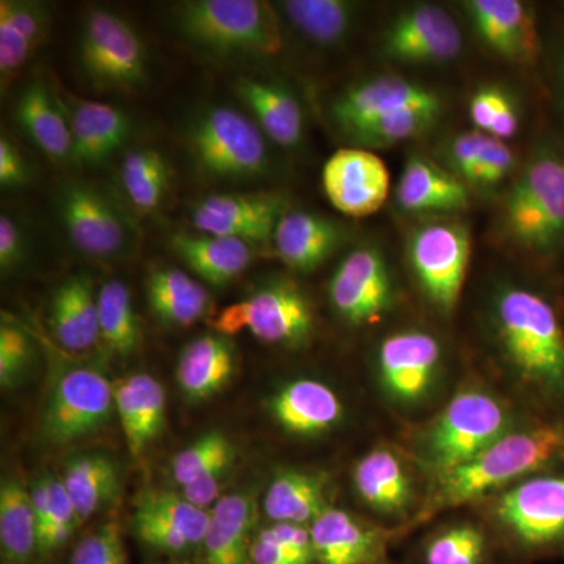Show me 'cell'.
<instances>
[{"label":"cell","mask_w":564,"mask_h":564,"mask_svg":"<svg viewBox=\"0 0 564 564\" xmlns=\"http://www.w3.org/2000/svg\"><path fill=\"white\" fill-rule=\"evenodd\" d=\"M564 466V422L518 425L473 462L433 477L410 525L429 522L443 511L496 496L525 478Z\"/></svg>","instance_id":"obj_1"},{"label":"cell","mask_w":564,"mask_h":564,"mask_svg":"<svg viewBox=\"0 0 564 564\" xmlns=\"http://www.w3.org/2000/svg\"><path fill=\"white\" fill-rule=\"evenodd\" d=\"M492 333L522 388L549 404H564V328L540 293L503 285L491 302Z\"/></svg>","instance_id":"obj_2"},{"label":"cell","mask_w":564,"mask_h":564,"mask_svg":"<svg viewBox=\"0 0 564 564\" xmlns=\"http://www.w3.org/2000/svg\"><path fill=\"white\" fill-rule=\"evenodd\" d=\"M518 425L510 404L491 389L464 386L415 436V462L433 477L451 473Z\"/></svg>","instance_id":"obj_3"},{"label":"cell","mask_w":564,"mask_h":564,"mask_svg":"<svg viewBox=\"0 0 564 564\" xmlns=\"http://www.w3.org/2000/svg\"><path fill=\"white\" fill-rule=\"evenodd\" d=\"M174 22L185 40L218 55L273 57L284 44L276 10L261 0H191Z\"/></svg>","instance_id":"obj_4"},{"label":"cell","mask_w":564,"mask_h":564,"mask_svg":"<svg viewBox=\"0 0 564 564\" xmlns=\"http://www.w3.org/2000/svg\"><path fill=\"white\" fill-rule=\"evenodd\" d=\"M503 236L521 250L551 252L564 240V158L532 155L502 209Z\"/></svg>","instance_id":"obj_5"},{"label":"cell","mask_w":564,"mask_h":564,"mask_svg":"<svg viewBox=\"0 0 564 564\" xmlns=\"http://www.w3.org/2000/svg\"><path fill=\"white\" fill-rule=\"evenodd\" d=\"M489 516L514 551L564 556V474H540L492 496Z\"/></svg>","instance_id":"obj_6"},{"label":"cell","mask_w":564,"mask_h":564,"mask_svg":"<svg viewBox=\"0 0 564 564\" xmlns=\"http://www.w3.org/2000/svg\"><path fill=\"white\" fill-rule=\"evenodd\" d=\"M198 169L218 180H250L269 172L265 133L258 122L228 106L207 107L185 131Z\"/></svg>","instance_id":"obj_7"},{"label":"cell","mask_w":564,"mask_h":564,"mask_svg":"<svg viewBox=\"0 0 564 564\" xmlns=\"http://www.w3.org/2000/svg\"><path fill=\"white\" fill-rule=\"evenodd\" d=\"M214 326L226 337L248 332L261 343L296 348L313 337L314 307L300 285L276 278L247 299L226 306Z\"/></svg>","instance_id":"obj_8"},{"label":"cell","mask_w":564,"mask_h":564,"mask_svg":"<svg viewBox=\"0 0 564 564\" xmlns=\"http://www.w3.org/2000/svg\"><path fill=\"white\" fill-rule=\"evenodd\" d=\"M406 252L429 303L445 317L454 313L469 267V228L454 220L423 223L411 231Z\"/></svg>","instance_id":"obj_9"},{"label":"cell","mask_w":564,"mask_h":564,"mask_svg":"<svg viewBox=\"0 0 564 564\" xmlns=\"http://www.w3.org/2000/svg\"><path fill=\"white\" fill-rule=\"evenodd\" d=\"M84 73L93 84L110 90L131 91L148 80L143 41L120 14L91 9L85 17L79 41Z\"/></svg>","instance_id":"obj_10"},{"label":"cell","mask_w":564,"mask_h":564,"mask_svg":"<svg viewBox=\"0 0 564 564\" xmlns=\"http://www.w3.org/2000/svg\"><path fill=\"white\" fill-rule=\"evenodd\" d=\"M443 362V345L432 333L415 328L392 333L378 347V384L395 406H419L440 384Z\"/></svg>","instance_id":"obj_11"},{"label":"cell","mask_w":564,"mask_h":564,"mask_svg":"<svg viewBox=\"0 0 564 564\" xmlns=\"http://www.w3.org/2000/svg\"><path fill=\"white\" fill-rule=\"evenodd\" d=\"M113 411V383L96 370L69 367L52 388L41 433L51 444H70L102 429Z\"/></svg>","instance_id":"obj_12"},{"label":"cell","mask_w":564,"mask_h":564,"mask_svg":"<svg viewBox=\"0 0 564 564\" xmlns=\"http://www.w3.org/2000/svg\"><path fill=\"white\" fill-rule=\"evenodd\" d=\"M334 313L347 325H375L391 313L397 288L386 256L375 247H359L339 262L328 285Z\"/></svg>","instance_id":"obj_13"},{"label":"cell","mask_w":564,"mask_h":564,"mask_svg":"<svg viewBox=\"0 0 564 564\" xmlns=\"http://www.w3.org/2000/svg\"><path fill=\"white\" fill-rule=\"evenodd\" d=\"M57 207L66 236L84 254L111 259L131 247L128 217L98 188L69 182L58 192Z\"/></svg>","instance_id":"obj_14"},{"label":"cell","mask_w":564,"mask_h":564,"mask_svg":"<svg viewBox=\"0 0 564 564\" xmlns=\"http://www.w3.org/2000/svg\"><path fill=\"white\" fill-rule=\"evenodd\" d=\"M406 110L443 111L440 93L400 76H378L358 82L340 93L332 104L334 124L352 132Z\"/></svg>","instance_id":"obj_15"},{"label":"cell","mask_w":564,"mask_h":564,"mask_svg":"<svg viewBox=\"0 0 564 564\" xmlns=\"http://www.w3.org/2000/svg\"><path fill=\"white\" fill-rule=\"evenodd\" d=\"M288 210V202L280 193H218L196 204L191 220L198 232L252 245L269 243Z\"/></svg>","instance_id":"obj_16"},{"label":"cell","mask_w":564,"mask_h":564,"mask_svg":"<svg viewBox=\"0 0 564 564\" xmlns=\"http://www.w3.org/2000/svg\"><path fill=\"white\" fill-rule=\"evenodd\" d=\"M383 54L400 63H447L463 51V33L454 17L434 3L403 10L386 29Z\"/></svg>","instance_id":"obj_17"},{"label":"cell","mask_w":564,"mask_h":564,"mask_svg":"<svg viewBox=\"0 0 564 564\" xmlns=\"http://www.w3.org/2000/svg\"><path fill=\"white\" fill-rule=\"evenodd\" d=\"M323 192L340 214L364 218L381 209L391 188L388 166L366 148L334 152L322 172Z\"/></svg>","instance_id":"obj_18"},{"label":"cell","mask_w":564,"mask_h":564,"mask_svg":"<svg viewBox=\"0 0 564 564\" xmlns=\"http://www.w3.org/2000/svg\"><path fill=\"white\" fill-rule=\"evenodd\" d=\"M310 530L317 564H386L389 541L397 534L333 505Z\"/></svg>","instance_id":"obj_19"},{"label":"cell","mask_w":564,"mask_h":564,"mask_svg":"<svg viewBox=\"0 0 564 564\" xmlns=\"http://www.w3.org/2000/svg\"><path fill=\"white\" fill-rule=\"evenodd\" d=\"M352 486L375 514L410 522L415 502V484L410 464L395 448L378 445L352 469Z\"/></svg>","instance_id":"obj_20"},{"label":"cell","mask_w":564,"mask_h":564,"mask_svg":"<svg viewBox=\"0 0 564 564\" xmlns=\"http://www.w3.org/2000/svg\"><path fill=\"white\" fill-rule=\"evenodd\" d=\"M68 117L73 137V162L79 166L104 165L120 151L131 133V120L111 104L57 95Z\"/></svg>","instance_id":"obj_21"},{"label":"cell","mask_w":564,"mask_h":564,"mask_svg":"<svg viewBox=\"0 0 564 564\" xmlns=\"http://www.w3.org/2000/svg\"><path fill=\"white\" fill-rule=\"evenodd\" d=\"M481 41L500 57L530 63L538 57L540 39L532 10L519 0H469L464 3Z\"/></svg>","instance_id":"obj_22"},{"label":"cell","mask_w":564,"mask_h":564,"mask_svg":"<svg viewBox=\"0 0 564 564\" xmlns=\"http://www.w3.org/2000/svg\"><path fill=\"white\" fill-rule=\"evenodd\" d=\"M269 410L285 433L299 437L333 432L345 414L336 391L313 378H299L282 386L270 400Z\"/></svg>","instance_id":"obj_23"},{"label":"cell","mask_w":564,"mask_h":564,"mask_svg":"<svg viewBox=\"0 0 564 564\" xmlns=\"http://www.w3.org/2000/svg\"><path fill=\"white\" fill-rule=\"evenodd\" d=\"M344 240L343 226L314 212L288 210L273 236V248L293 272H314Z\"/></svg>","instance_id":"obj_24"},{"label":"cell","mask_w":564,"mask_h":564,"mask_svg":"<svg viewBox=\"0 0 564 564\" xmlns=\"http://www.w3.org/2000/svg\"><path fill=\"white\" fill-rule=\"evenodd\" d=\"M47 325L52 336L69 351H87L101 340L98 292L88 274L66 278L52 293Z\"/></svg>","instance_id":"obj_25"},{"label":"cell","mask_w":564,"mask_h":564,"mask_svg":"<svg viewBox=\"0 0 564 564\" xmlns=\"http://www.w3.org/2000/svg\"><path fill=\"white\" fill-rule=\"evenodd\" d=\"M470 193L464 181L423 155L411 154L404 162L395 202L406 214H451L469 206Z\"/></svg>","instance_id":"obj_26"},{"label":"cell","mask_w":564,"mask_h":564,"mask_svg":"<svg viewBox=\"0 0 564 564\" xmlns=\"http://www.w3.org/2000/svg\"><path fill=\"white\" fill-rule=\"evenodd\" d=\"M113 395L129 454L139 458L165 426V389L151 375L137 373L113 383Z\"/></svg>","instance_id":"obj_27"},{"label":"cell","mask_w":564,"mask_h":564,"mask_svg":"<svg viewBox=\"0 0 564 564\" xmlns=\"http://www.w3.org/2000/svg\"><path fill=\"white\" fill-rule=\"evenodd\" d=\"M258 505L250 492L223 496L210 508L203 543V564H250Z\"/></svg>","instance_id":"obj_28"},{"label":"cell","mask_w":564,"mask_h":564,"mask_svg":"<svg viewBox=\"0 0 564 564\" xmlns=\"http://www.w3.org/2000/svg\"><path fill=\"white\" fill-rule=\"evenodd\" d=\"M14 120L29 140L55 163L73 162L68 117L57 93L44 82H31L14 104Z\"/></svg>","instance_id":"obj_29"},{"label":"cell","mask_w":564,"mask_h":564,"mask_svg":"<svg viewBox=\"0 0 564 564\" xmlns=\"http://www.w3.org/2000/svg\"><path fill=\"white\" fill-rule=\"evenodd\" d=\"M172 248L196 276L215 288L237 280L256 258L254 245L214 234H176Z\"/></svg>","instance_id":"obj_30"},{"label":"cell","mask_w":564,"mask_h":564,"mask_svg":"<svg viewBox=\"0 0 564 564\" xmlns=\"http://www.w3.org/2000/svg\"><path fill=\"white\" fill-rule=\"evenodd\" d=\"M237 96L251 111L267 139L285 150L302 144L304 118L302 106L288 88L273 82L240 77L236 85Z\"/></svg>","instance_id":"obj_31"},{"label":"cell","mask_w":564,"mask_h":564,"mask_svg":"<svg viewBox=\"0 0 564 564\" xmlns=\"http://www.w3.org/2000/svg\"><path fill=\"white\" fill-rule=\"evenodd\" d=\"M329 478L313 470L285 469L274 475L263 496V511L272 522L310 527L332 507Z\"/></svg>","instance_id":"obj_32"},{"label":"cell","mask_w":564,"mask_h":564,"mask_svg":"<svg viewBox=\"0 0 564 564\" xmlns=\"http://www.w3.org/2000/svg\"><path fill=\"white\" fill-rule=\"evenodd\" d=\"M236 369L234 345L223 334L192 340L177 362V383L192 402H203L229 383Z\"/></svg>","instance_id":"obj_33"},{"label":"cell","mask_w":564,"mask_h":564,"mask_svg":"<svg viewBox=\"0 0 564 564\" xmlns=\"http://www.w3.org/2000/svg\"><path fill=\"white\" fill-rule=\"evenodd\" d=\"M152 314L172 326H191L210 310L209 291L176 267H158L147 278Z\"/></svg>","instance_id":"obj_34"},{"label":"cell","mask_w":564,"mask_h":564,"mask_svg":"<svg viewBox=\"0 0 564 564\" xmlns=\"http://www.w3.org/2000/svg\"><path fill=\"white\" fill-rule=\"evenodd\" d=\"M0 554L2 564H40L32 492L14 478L0 486Z\"/></svg>","instance_id":"obj_35"},{"label":"cell","mask_w":564,"mask_h":564,"mask_svg":"<svg viewBox=\"0 0 564 564\" xmlns=\"http://www.w3.org/2000/svg\"><path fill=\"white\" fill-rule=\"evenodd\" d=\"M32 500L39 522L40 564L61 552L82 524L79 513L66 492L61 475H41L32 486Z\"/></svg>","instance_id":"obj_36"},{"label":"cell","mask_w":564,"mask_h":564,"mask_svg":"<svg viewBox=\"0 0 564 564\" xmlns=\"http://www.w3.org/2000/svg\"><path fill=\"white\" fill-rule=\"evenodd\" d=\"M61 478L82 521L98 513L120 491V469L107 455L73 456Z\"/></svg>","instance_id":"obj_37"},{"label":"cell","mask_w":564,"mask_h":564,"mask_svg":"<svg viewBox=\"0 0 564 564\" xmlns=\"http://www.w3.org/2000/svg\"><path fill=\"white\" fill-rule=\"evenodd\" d=\"M280 10L304 39L318 46H334L347 39L358 6L345 0H288Z\"/></svg>","instance_id":"obj_38"},{"label":"cell","mask_w":564,"mask_h":564,"mask_svg":"<svg viewBox=\"0 0 564 564\" xmlns=\"http://www.w3.org/2000/svg\"><path fill=\"white\" fill-rule=\"evenodd\" d=\"M98 314L102 343L117 355H132L139 348L140 326L124 282H104L98 291Z\"/></svg>","instance_id":"obj_39"},{"label":"cell","mask_w":564,"mask_h":564,"mask_svg":"<svg viewBox=\"0 0 564 564\" xmlns=\"http://www.w3.org/2000/svg\"><path fill=\"white\" fill-rule=\"evenodd\" d=\"M121 184L137 209L143 214L158 210L169 191V163L151 148L129 151L121 163Z\"/></svg>","instance_id":"obj_40"},{"label":"cell","mask_w":564,"mask_h":564,"mask_svg":"<svg viewBox=\"0 0 564 564\" xmlns=\"http://www.w3.org/2000/svg\"><path fill=\"white\" fill-rule=\"evenodd\" d=\"M236 458V447L228 436L221 432H209L182 448L174 456L172 474L174 481L181 488L198 484L210 477H220L228 474Z\"/></svg>","instance_id":"obj_41"},{"label":"cell","mask_w":564,"mask_h":564,"mask_svg":"<svg viewBox=\"0 0 564 564\" xmlns=\"http://www.w3.org/2000/svg\"><path fill=\"white\" fill-rule=\"evenodd\" d=\"M489 555L488 534L473 522L443 527L422 547L423 564H488Z\"/></svg>","instance_id":"obj_42"},{"label":"cell","mask_w":564,"mask_h":564,"mask_svg":"<svg viewBox=\"0 0 564 564\" xmlns=\"http://www.w3.org/2000/svg\"><path fill=\"white\" fill-rule=\"evenodd\" d=\"M250 564H317L310 527L272 522L252 538Z\"/></svg>","instance_id":"obj_43"},{"label":"cell","mask_w":564,"mask_h":564,"mask_svg":"<svg viewBox=\"0 0 564 564\" xmlns=\"http://www.w3.org/2000/svg\"><path fill=\"white\" fill-rule=\"evenodd\" d=\"M135 505L159 516L173 530L181 533L195 549H202L210 521V510L196 507L182 494L152 489L144 491Z\"/></svg>","instance_id":"obj_44"},{"label":"cell","mask_w":564,"mask_h":564,"mask_svg":"<svg viewBox=\"0 0 564 564\" xmlns=\"http://www.w3.org/2000/svg\"><path fill=\"white\" fill-rule=\"evenodd\" d=\"M443 111L406 110L392 115L384 120L375 121L359 131L352 132L348 139L367 148H383L391 144L423 135L436 124Z\"/></svg>","instance_id":"obj_45"},{"label":"cell","mask_w":564,"mask_h":564,"mask_svg":"<svg viewBox=\"0 0 564 564\" xmlns=\"http://www.w3.org/2000/svg\"><path fill=\"white\" fill-rule=\"evenodd\" d=\"M69 564H129L121 527L106 522L82 536L70 552Z\"/></svg>","instance_id":"obj_46"},{"label":"cell","mask_w":564,"mask_h":564,"mask_svg":"<svg viewBox=\"0 0 564 564\" xmlns=\"http://www.w3.org/2000/svg\"><path fill=\"white\" fill-rule=\"evenodd\" d=\"M132 529L141 543L161 554L182 556L196 551L181 533L140 505H135V511H133Z\"/></svg>","instance_id":"obj_47"},{"label":"cell","mask_w":564,"mask_h":564,"mask_svg":"<svg viewBox=\"0 0 564 564\" xmlns=\"http://www.w3.org/2000/svg\"><path fill=\"white\" fill-rule=\"evenodd\" d=\"M32 345L28 334L17 326L0 328V383L10 388L24 373L31 361Z\"/></svg>","instance_id":"obj_48"},{"label":"cell","mask_w":564,"mask_h":564,"mask_svg":"<svg viewBox=\"0 0 564 564\" xmlns=\"http://www.w3.org/2000/svg\"><path fill=\"white\" fill-rule=\"evenodd\" d=\"M35 51V44L9 18L0 14V76L3 88L20 73Z\"/></svg>","instance_id":"obj_49"},{"label":"cell","mask_w":564,"mask_h":564,"mask_svg":"<svg viewBox=\"0 0 564 564\" xmlns=\"http://www.w3.org/2000/svg\"><path fill=\"white\" fill-rule=\"evenodd\" d=\"M488 139V133L470 131L459 133L452 141L448 147V161L459 180L473 184L475 170L484 155Z\"/></svg>","instance_id":"obj_50"},{"label":"cell","mask_w":564,"mask_h":564,"mask_svg":"<svg viewBox=\"0 0 564 564\" xmlns=\"http://www.w3.org/2000/svg\"><path fill=\"white\" fill-rule=\"evenodd\" d=\"M514 169V154L505 141L489 135L484 155L475 170L473 184L481 187H494L500 184Z\"/></svg>","instance_id":"obj_51"},{"label":"cell","mask_w":564,"mask_h":564,"mask_svg":"<svg viewBox=\"0 0 564 564\" xmlns=\"http://www.w3.org/2000/svg\"><path fill=\"white\" fill-rule=\"evenodd\" d=\"M29 166L24 155L13 141L2 133L0 137V185L2 188H17L28 184Z\"/></svg>","instance_id":"obj_52"},{"label":"cell","mask_w":564,"mask_h":564,"mask_svg":"<svg viewBox=\"0 0 564 564\" xmlns=\"http://www.w3.org/2000/svg\"><path fill=\"white\" fill-rule=\"evenodd\" d=\"M505 95H507V91L499 87H484L475 93L469 111L470 120H473L477 131L489 132L497 113H499L500 106H502Z\"/></svg>","instance_id":"obj_53"},{"label":"cell","mask_w":564,"mask_h":564,"mask_svg":"<svg viewBox=\"0 0 564 564\" xmlns=\"http://www.w3.org/2000/svg\"><path fill=\"white\" fill-rule=\"evenodd\" d=\"M24 236L9 215L0 217V267L3 272L13 269L24 256Z\"/></svg>","instance_id":"obj_54"},{"label":"cell","mask_w":564,"mask_h":564,"mask_svg":"<svg viewBox=\"0 0 564 564\" xmlns=\"http://www.w3.org/2000/svg\"><path fill=\"white\" fill-rule=\"evenodd\" d=\"M519 129V111L518 104L510 95H505L502 106H500L499 113L494 120L488 135L497 140L513 139Z\"/></svg>","instance_id":"obj_55"},{"label":"cell","mask_w":564,"mask_h":564,"mask_svg":"<svg viewBox=\"0 0 564 564\" xmlns=\"http://www.w3.org/2000/svg\"><path fill=\"white\" fill-rule=\"evenodd\" d=\"M560 82H562V90H563V98H564V54L562 55V58H560Z\"/></svg>","instance_id":"obj_56"}]
</instances>
